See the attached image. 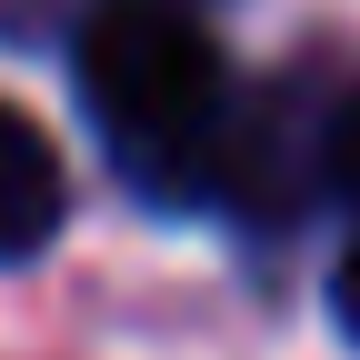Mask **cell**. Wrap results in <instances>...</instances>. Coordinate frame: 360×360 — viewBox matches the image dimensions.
Returning a JSON list of instances; mask_svg holds the SVG:
<instances>
[{
  "label": "cell",
  "instance_id": "obj_3",
  "mask_svg": "<svg viewBox=\"0 0 360 360\" xmlns=\"http://www.w3.org/2000/svg\"><path fill=\"white\" fill-rule=\"evenodd\" d=\"M321 191L360 210V90H340L330 120H321Z\"/></svg>",
  "mask_w": 360,
  "mask_h": 360
},
{
  "label": "cell",
  "instance_id": "obj_1",
  "mask_svg": "<svg viewBox=\"0 0 360 360\" xmlns=\"http://www.w3.org/2000/svg\"><path fill=\"white\" fill-rule=\"evenodd\" d=\"M70 80L130 191L220 200V150H231L240 101L191 0H90L70 20Z\"/></svg>",
  "mask_w": 360,
  "mask_h": 360
},
{
  "label": "cell",
  "instance_id": "obj_2",
  "mask_svg": "<svg viewBox=\"0 0 360 360\" xmlns=\"http://www.w3.org/2000/svg\"><path fill=\"white\" fill-rule=\"evenodd\" d=\"M60 210H70V180L60 150L20 101H0V260H30L60 240Z\"/></svg>",
  "mask_w": 360,
  "mask_h": 360
},
{
  "label": "cell",
  "instance_id": "obj_5",
  "mask_svg": "<svg viewBox=\"0 0 360 360\" xmlns=\"http://www.w3.org/2000/svg\"><path fill=\"white\" fill-rule=\"evenodd\" d=\"M90 0H0V40H30V30H51V20H80Z\"/></svg>",
  "mask_w": 360,
  "mask_h": 360
},
{
  "label": "cell",
  "instance_id": "obj_4",
  "mask_svg": "<svg viewBox=\"0 0 360 360\" xmlns=\"http://www.w3.org/2000/svg\"><path fill=\"white\" fill-rule=\"evenodd\" d=\"M330 321H340V340L360 350V231H350V250L330 260Z\"/></svg>",
  "mask_w": 360,
  "mask_h": 360
}]
</instances>
